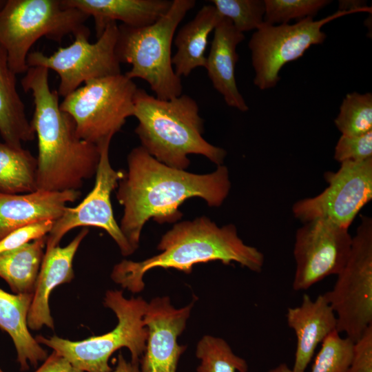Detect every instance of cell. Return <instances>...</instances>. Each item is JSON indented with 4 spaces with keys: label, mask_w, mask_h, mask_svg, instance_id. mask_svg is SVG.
Returning a JSON list of instances; mask_svg holds the SVG:
<instances>
[{
    "label": "cell",
    "mask_w": 372,
    "mask_h": 372,
    "mask_svg": "<svg viewBox=\"0 0 372 372\" xmlns=\"http://www.w3.org/2000/svg\"><path fill=\"white\" fill-rule=\"evenodd\" d=\"M194 301L175 308L167 296L156 297L147 302L143 316L147 336L140 359L141 372H176L180 355L187 347L177 342L190 316Z\"/></svg>",
    "instance_id": "9a60e30c"
},
{
    "label": "cell",
    "mask_w": 372,
    "mask_h": 372,
    "mask_svg": "<svg viewBox=\"0 0 372 372\" xmlns=\"http://www.w3.org/2000/svg\"><path fill=\"white\" fill-rule=\"evenodd\" d=\"M331 290L323 295L337 318V331L353 342L372 325V218L361 222L348 260Z\"/></svg>",
    "instance_id": "9c48e42d"
},
{
    "label": "cell",
    "mask_w": 372,
    "mask_h": 372,
    "mask_svg": "<svg viewBox=\"0 0 372 372\" xmlns=\"http://www.w3.org/2000/svg\"><path fill=\"white\" fill-rule=\"evenodd\" d=\"M87 234L88 229H83L67 246L45 250L28 315V327L31 330L38 331L43 326L54 329L49 307L50 293L56 286L74 278L73 259Z\"/></svg>",
    "instance_id": "2e32d148"
},
{
    "label": "cell",
    "mask_w": 372,
    "mask_h": 372,
    "mask_svg": "<svg viewBox=\"0 0 372 372\" xmlns=\"http://www.w3.org/2000/svg\"><path fill=\"white\" fill-rule=\"evenodd\" d=\"M195 5L194 0H173L167 12L149 25H118L116 54L120 63L132 65L125 74L145 81L158 99L182 94L181 78L172 63V44L178 25Z\"/></svg>",
    "instance_id": "5b68a950"
},
{
    "label": "cell",
    "mask_w": 372,
    "mask_h": 372,
    "mask_svg": "<svg viewBox=\"0 0 372 372\" xmlns=\"http://www.w3.org/2000/svg\"><path fill=\"white\" fill-rule=\"evenodd\" d=\"M264 23L285 24L291 19L313 18L324 7L331 3L328 0H265Z\"/></svg>",
    "instance_id": "f546056e"
},
{
    "label": "cell",
    "mask_w": 372,
    "mask_h": 372,
    "mask_svg": "<svg viewBox=\"0 0 372 372\" xmlns=\"http://www.w3.org/2000/svg\"><path fill=\"white\" fill-rule=\"evenodd\" d=\"M334 123L344 136H358L372 131L371 93L347 94Z\"/></svg>",
    "instance_id": "4316f807"
},
{
    "label": "cell",
    "mask_w": 372,
    "mask_h": 372,
    "mask_svg": "<svg viewBox=\"0 0 372 372\" xmlns=\"http://www.w3.org/2000/svg\"><path fill=\"white\" fill-rule=\"evenodd\" d=\"M48 72L30 67L21 79L23 90L34 99L30 122L38 141L37 189L78 190L95 176L100 149L79 137L73 118L60 108L57 91L50 89Z\"/></svg>",
    "instance_id": "7a4b0ae2"
},
{
    "label": "cell",
    "mask_w": 372,
    "mask_h": 372,
    "mask_svg": "<svg viewBox=\"0 0 372 372\" xmlns=\"http://www.w3.org/2000/svg\"><path fill=\"white\" fill-rule=\"evenodd\" d=\"M111 140L107 139L98 145L100 160L93 189L79 205L65 208L47 236L45 250L59 245L61 238L72 229L92 226L105 230L115 241L122 255L127 256L134 253L115 220L111 204V194L125 174V172L115 170L111 165L109 156Z\"/></svg>",
    "instance_id": "4fadbf2b"
},
{
    "label": "cell",
    "mask_w": 372,
    "mask_h": 372,
    "mask_svg": "<svg viewBox=\"0 0 372 372\" xmlns=\"http://www.w3.org/2000/svg\"><path fill=\"white\" fill-rule=\"evenodd\" d=\"M245 39L231 21L223 17L214 30V38L205 68L213 87L223 96L229 107L241 112L249 110L240 93L235 78L238 60V45Z\"/></svg>",
    "instance_id": "d6986e66"
},
{
    "label": "cell",
    "mask_w": 372,
    "mask_h": 372,
    "mask_svg": "<svg viewBox=\"0 0 372 372\" xmlns=\"http://www.w3.org/2000/svg\"><path fill=\"white\" fill-rule=\"evenodd\" d=\"M222 18L213 5H205L178 30L174 38L177 50L172 58L178 77L189 76L196 68H205L208 37Z\"/></svg>",
    "instance_id": "7402d4cb"
},
{
    "label": "cell",
    "mask_w": 372,
    "mask_h": 372,
    "mask_svg": "<svg viewBox=\"0 0 372 372\" xmlns=\"http://www.w3.org/2000/svg\"><path fill=\"white\" fill-rule=\"evenodd\" d=\"M218 13L229 19L240 32L256 30L264 23L262 0H211Z\"/></svg>",
    "instance_id": "f1b7e54d"
},
{
    "label": "cell",
    "mask_w": 372,
    "mask_h": 372,
    "mask_svg": "<svg viewBox=\"0 0 372 372\" xmlns=\"http://www.w3.org/2000/svg\"><path fill=\"white\" fill-rule=\"evenodd\" d=\"M6 0H0V9L2 8L5 3Z\"/></svg>",
    "instance_id": "8d00e7d4"
},
{
    "label": "cell",
    "mask_w": 372,
    "mask_h": 372,
    "mask_svg": "<svg viewBox=\"0 0 372 372\" xmlns=\"http://www.w3.org/2000/svg\"><path fill=\"white\" fill-rule=\"evenodd\" d=\"M347 372H372V325L354 342L353 357Z\"/></svg>",
    "instance_id": "d6a6232c"
},
{
    "label": "cell",
    "mask_w": 372,
    "mask_h": 372,
    "mask_svg": "<svg viewBox=\"0 0 372 372\" xmlns=\"http://www.w3.org/2000/svg\"><path fill=\"white\" fill-rule=\"evenodd\" d=\"M354 342L342 338L337 330L322 342L310 372H347L353 357Z\"/></svg>",
    "instance_id": "83f0119b"
},
{
    "label": "cell",
    "mask_w": 372,
    "mask_h": 372,
    "mask_svg": "<svg viewBox=\"0 0 372 372\" xmlns=\"http://www.w3.org/2000/svg\"><path fill=\"white\" fill-rule=\"evenodd\" d=\"M79 190H36L19 194L0 193V240L22 227L45 220L56 221L67 203L76 200Z\"/></svg>",
    "instance_id": "ac0fdd59"
},
{
    "label": "cell",
    "mask_w": 372,
    "mask_h": 372,
    "mask_svg": "<svg viewBox=\"0 0 372 372\" xmlns=\"http://www.w3.org/2000/svg\"><path fill=\"white\" fill-rule=\"evenodd\" d=\"M351 244L349 229L323 219L303 223L295 236L293 290L308 289L327 276L338 275L348 260Z\"/></svg>",
    "instance_id": "5bb4252c"
},
{
    "label": "cell",
    "mask_w": 372,
    "mask_h": 372,
    "mask_svg": "<svg viewBox=\"0 0 372 372\" xmlns=\"http://www.w3.org/2000/svg\"><path fill=\"white\" fill-rule=\"evenodd\" d=\"M137 89L125 74L101 77L64 97L60 108L73 118L79 137L98 145L112 139L134 115Z\"/></svg>",
    "instance_id": "ba28073f"
},
{
    "label": "cell",
    "mask_w": 372,
    "mask_h": 372,
    "mask_svg": "<svg viewBox=\"0 0 372 372\" xmlns=\"http://www.w3.org/2000/svg\"><path fill=\"white\" fill-rule=\"evenodd\" d=\"M88 18L63 0H6L0 9V45L10 68L16 74L25 73L30 50L39 39L61 42L65 36L88 31Z\"/></svg>",
    "instance_id": "8992f818"
},
{
    "label": "cell",
    "mask_w": 372,
    "mask_h": 372,
    "mask_svg": "<svg viewBox=\"0 0 372 372\" xmlns=\"http://www.w3.org/2000/svg\"><path fill=\"white\" fill-rule=\"evenodd\" d=\"M103 303L113 311L118 319L116 326L112 331L79 341L56 335L50 338L39 335L37 341L52 349L84 372H111L110 358L123 347L130 351L131 361L140 363L147 336L143 322L147 302L141 297L127 299L122 291L108 290Z\"/></svg>",
    "instance_id": "52a82bcc"
},
{
    "label": "cell",
    "mask_w": 372,
    "mask_h": 372,
    "mask_svg": "<svg viewBox=\"0 0 372 372\" xmlns=\"http://www.w3.org/2000/svg\"><path fill=\"white\" fill-rule=\"evenodd\" d=\"M94 21L98 39L111 22L121 21L132 28L149 25L169 10L171 0H63Z\"/></svg>",
    "instance_id": "ffe728a7"
},
{
    "label": "cell",
    "mask_w": 372,
    "mask_h": 372,
    "mask_svg": "<svg viewBox=\"0 0 372 372\" xmlns=\"http://www.w3.org/2000/svg\"><path fill=\"white\" fill-rule=\"evenodd\" d=\"M90 30L76 34L69 45L61 47L51 55L30 52L27 64L55 71L60 83L57 93L65 97L88 81L121 73L116 54L118 25L111 22L96 42L89 41Z\"/></svg>",
    "instance_id": "8fae6325"
},
{
    "label": "cell",
    "mask_w": 372,
    "mask_h": 372,
    "mask_svg": "<svg viewBox=\"0 0 372 372\" xmlns=\"http://www.w3.org/2000/svg\"><path fill=\"white\" fill-rule=\"evenodd\" d=\"M111 372H141L140 363L127 361L121 353H119L116 365Z\"/></svg>",
    "instance_id": "e575fe53"
},
{
    "label": "cell",
    "mask_w": 372,
    "mask_h": 372,
    "mask_svg": "<svg viewBox=\"0 0 372 372\" xmlns=\"http://www.w3.org/2000/svg\"><path fill=\"white\" fill-rule=\"evenodd\" d=\"M196 356L200 360L197 372H247L248 364L236 355L221 338L204 335L198 342Z\"/></svg>",
    "instance_id": "484cf974"
},
{
    "label": "cell",
    "mask_w": 372,
    "mask_h": 372,
    "mask_svg": "<svg viewBox=\"0 0 372 372\" xmlns=\"http://www.w3.org/2000/svg\"><path fill=\"white\" fill-rule=\"evenodd\" d=\"M133 116L138 121L135 132L141 146L161 163L185 170L188 155L198 154L217 166L223 164L227 152L203 138L204 121L191 96L163 100L138 88Z\"/></svg>",
    "instance_id": "277c9868"
},
{
    "label": "cell",
    "mask_w": 372,
    "mask_h": 372,
    "mask_svg": "<svg viewBox=\"0 0 372 372\" xmlns=\"http://www.w3.org/2000/svg\"><path fill=\"white\" fill-rule=\"evenodd\" d=\"M286 318L296 336L292 370L305 372L318 345L337 330L336 316L323 294L313 300L304 293L299 306L287 309Z\"/></svg>",
    "instance_id": "e0dca14e"
},
{
    "label": "cell",
    "mask_w": 372,
    "mask_h": 372,
    "mask_svg": "<svg viewBox=\"0 0 372 372\" xmlns=\"http://www.w3.org/2000/svg\"><path fill=\"white\" fill-rule=\"evenodd\" d=\"M0 372H4L0 367Z\"/></svg>",
    "instance_id": "74e56055"
},
{
    "label": "cell",
    "mask_w": 372,
    "mask_h": 372,
    "mask_svg": "<svg viewBox=\"0 0 372 372\" xmlns=\"http://www.w3.org/2000/svg\"><path fill=\"white\" fill-rule=\"evenodd\" d=\"M157 249L160 254L144 260H123L115 265L112 280L135 293L143 290L145 273L157 267L189 274L196 264L218 260L224 265L237 262L259 273L265 263L264 254L244 243L234 224L218 227L206 216L175 223L163 235Z\"/></svg>",
    "instance_id": "3957f363"
},
{
    "label": "cell",
    "mask_w": 372,
    "mask_h": 372,
    "mask_svg": "<svg viewBox=\"0 0 372 372\" xmlns=\"http://www.w3.org/2000/svg\"><path fill=\"white\" fill-rule=\"evenodd\" d=\"M333 157L340 163L372 158V131L358 136L341 135L335 147Z\"/></svg>",
    "instance_id": "4dcf8cb0"
},
{
    "label": "cell",
    "mask_w": 372,
    "mask_h": 372,
    "mask_svg": "<svg viewBox=\"0 0 372 372\" xmlns=\"http://www.w3.org/2000/svg\"><path fill=\"white\" fill-rule=\"evenodd\" d=\"M16 76L0 45V134L4 143L22 147L23 143L34 139L35 133L18 93Z\"/></svg>",
    "instance_id": "603a6c76"
},
{
    "label": "cell",
    "mask_w": 372,
    "mask_h": 372,
    "mask_svg": "<svg viewBox=\"0 0 372 372\" xmlns=\"http://www.w3.org/2000/svg\"><path fill=\"white\" fill-rule=\"evenodd\" d=\"M47 236L0 254V277L15 293H33L44 256Z\"/></svg>",
    "instance_id": "cb8c5ba5"
},
{
    "label": "cell",
    "mask_w": 372,
    "mask_h": 372,
    "mask_svg": "<svg viewBox=\"0 0 372 372\" xmlns=\"http://www.w3.org/2000/svg\"><path fill=\"white\" fill-rule=\"evenodd\" d=\"M33 293H10L0 288V328L11 337L21 371L29 364L37 366L48 357L46 351L32 337L28 327V315Z\"/></svg>",
    "instance_id": "44dd1931"
},
{
    "label": "cell",
    "mask_w": 372,
    "mask_h": 372,
    "mask_svg": "<svg viewBox=\"0 0 372 372\" xmlns=\"http://www.w3.org/2000/svg\"><path fill=\"white\" fill-rule=\"evenodd\" d=\"M324 179L328 186L317 196L296 201L293 215L302 223L323 219L349 229L372 199V158L341 163L337 172H326Z\"/></svg>",
    "instance_id": "7c38bea8"
},
{
    "label": "cell",
    "mask_w": 372,
    "mask_h": 372,
    "mask_svg": "<svg viewBox=\"0 0 372 372\" xmlns=\"http://www.w3.org/2000/svg\"><path fill=\"white\" fill-rule=\"evenodd\" d=\"M267 372H293L291 369H290L287 364L285 363L280 364L275 368H273L269 370Z\"/></svg>",
    "instance_id": "d590c367"
},
{
    "label": "cell",
    "mask_w": 372,
    "mask_h": 372,
    "mask_svg": "<svg viewBox=\"0 0 372 372\" xmlns=\"http://www.w3.org/2000/svg\"><path fill=\"white\" fill-rule=\"evenodd\" d=\"M127 161V171L118 182L116 196L123 207L119 227L134 252L150 218L159 224L176 223L183 216L179 207L194 197L218 207L231 189L229 171L223 165L209 174H194L161 163L141 145L130 151Z\"/></svg>",
    "instance_id": "6da1fadb"
},
{
    "label": "cell",
    "mask_w": 372,
    "mask_h": 372,
    "mask_svg": "<svg viewBox=\"0 0 372 372\" xmlns=\"http://www.w3.org/2000/svg\"><path fill=\"white\" fill-rule=\"evenodd\" d=\"M55 221L41 220L19 228L0 240V254L19 248L34 240L48 236Z\"/></svg>",
    "instance_id": "1f68e13d"
},
{
    "label": "cell",
    "mask_w": 372,
    "mask_h": 372,
    "mask_svg": "<svg viewBox=\"0 0 372 372\" xmlns=\"http://www.w3.org/2000/svg\"><path fill=\"white\" fill-rule=\"evenodd\" d=\"M34 372H84L74 367L66 358L53 351Z\"/></svg>",
    "instance_id": "836d02e7"
},
{
    "label": "cell",
    "mask_w": 372,
    "mask_h": 372,
    "mask_svg": "<svg viewBox=\"0 0 372 372\" xmlns=\"http://www.w3.org/2000/svg\"><path fill=\"white\" fill-rule=\"evenodd\" d=\"M37 159L30 151L0 142V193L26 194L37 189Z\"/></svg>",
    "instance_id": "d4e9b609"
},
{
    "label": "cell",
    "mask_w": 372,
    "mask_h": 372,
    "mask_svg": "<svg viewBox=\"0 0 372 372\" xmlns=\"http://www.w3.org/2000/svg\"><path fill=\"white\" fill-rule=\"evenodd\" d=\"M371 7L364 6L338 10L320 20L307 17L294 24L263 23L255 30L248 43L255 71L254 85L261 90L275 87L280 79L279 72L286 63L303 56L311 45L324 42L327 35L322 28L325 24L347 14L371 13Z\"/></svg>",
    "instance_id": "30bf717a"
}]
</instances>
